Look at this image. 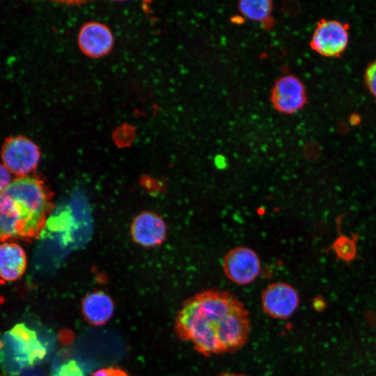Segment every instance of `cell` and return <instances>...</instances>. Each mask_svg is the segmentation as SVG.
Instances as JSON below:
<instances>
[{
	"instance_id": "obj_3",
	"label": "cell",
	"mask_w": 376,
	"mask_h": 376,
	"mask_svg": "<svg viewBox=\"0 0 376 376\" xmlns=\"http://www.w3.org/2000/svg\"><path fill=\"white\" fill-rule=\"evenodd\" d=\"M47 350L37 332L24 323L0 333V368L10 375L40 362Z\"/></svg>"
},
{
	"instance_id": "obj_10",
	"label": "cell",
	"mask_w": 376,
	"mask_h": 376,
	"mask_svg": "<svg viewBox=\"0 0 376 376\" xmlns=\"http://www.w3.org/2000/svg\"><path fill=\"white\" fill-rule=\"evenodd\" d=\"M78 43L86 56L98 58L111 49L113 37L106 25L97 22H88L79 31Z\"/></svg>"
},
{
	"instance_id": "obj_13",
	"label": "cell",
	"mask_w": 376,
	"mask_h": 376,
	"mask_svg": "<svg viewBox=\"0 0 376 376\" xmlns=\"http://www.w3.org/2000/svg\"><path fill=\"white\" fill-rule=\"evenodd\" d=\"M341 219L342 215L338 217L336 219L338 236L327 250L332 251L338 260H341L346 263H350L357 258V242L359 235L357 233H353L351 237H348L342 234L339 229Z\"/></svg>"
},
{
	"instance_id": "obj_12",
	"label": "cell",
	"mask_w": 376,
	"mask_h": 376,
	"mask_svg": "<svg viewBox=\"0 0 376 376\" xmlns=\"http://www.w3.org/2000/svg\"><path fill=\"white\" fill-rule=\"evenodd\" d=\"M114 311L113 299L105 292L96 290L82 299L81 311L86 320L95 326L106 324Z\"/></svg>"
},
{
	"instance_id": "obj_2",
	"label": "cell",
	"mask_w": 376,
	"mask_h": 376,
	"mask_svg": "<svg viewBox=\"0 0 376 376\" xmlns=\"http://www.w3.org/2000/svg\"><path fill=\"white\" fill-rule=\"evenodd\" d=\"M52 195L38 177L12 180L0 194V240H28L40 234L52 207Z\"/></svg>"
},
{
	"instance_id": "obj_4",
	"label": "cell",
	"mask_w": 376,
	"mask_h": 376,
	"mask_svg": "<svg viewBox=\"0 0 376 376\" xmlns=\"http://www.w3.org/2000/svg\"><path fill=\"white\" fill-rule=\"evenodd\" d=\"M2 164L17 177L29 175L40 159L38 146L26 136L19 134L6 137L1 146Z\"/></svg>"
},
{
	"instance_id": "obj_15",
	"label": "cell",
	"mask_w": 376,
	"mask_h": 376,
	"mask_svg": "<svg viewBox=\"0 0 376 376\" xmlns=\"http://www.w3.org/2000/svg\"><path fill=\"white\" fill-rule=\"evenodd\" d=\"M51 376H86L79 363L74 359L68 360L56 368Z\"/></svg>"
},
{
	"instance_id": "obj_8",
	"label": "cell",
	"mask_w": 376,
	"mask_h": 376,
	"mask_svg": "<svg viewBox=\"0 0 376 376\" xmlns=\"http://www.w3.org/2000/svg\"><path fill=\"white\" fill-rule=\"evenodd\" d=\"M274 109L285 114L300 110L306 103V95L301 81L292 75L279 77L274 83L270 95Z\"/></svg>"
},
{
	"instance_id": "obj_18",
	"label": "cell",
	"mask_w": 376,
	"mask_h": 376,
	"mask_svg": "<svg viewBox=\"0 0 376 376\" xmlns=\"http://www.w3.org/2000/svg\"><path fill=\"white\" fill-rule=\"evenodd\" d=\"M92 376H127L121 369L116 368H102L95 372Z\"/></svg>"
},
{
	"instance_id": "obj_17",
	"label": "cell",
	"mask_w": 376,
	"mask_h": 376,
	"mask_svg": "<svg viewBox=\"0 0 376 376\" xmlns=\"http://www.w3.org/2000/svg\"><path fill=\"white\" fill-rule=\"evenodd\" d=\"M11 182V173L2 163H0V194L6 189Z\"/></svg>"
},
{
	"instance_id": "obj_5",
	"label": "cell",
	"mask_w": 376,
	"mask_h": 376,
	"mask_svg": "<svg viewBox=\"0 0 376 376\" xmlns=\"http://www.w3.org/2000/svg\"><path fill=\"white\" fill-rule=\"evenodd\" d=\"M222 268L226 276L237 285H248L258 276L260 260L252 249L240 246L229 250L224 256Z\"/></svg>"
},
{
	"instance_id": "obj_19",
	"label": "cell",
	"mask_w": 376,
	"mask_h": 376,
	"mask_svg": "<svg viewBox=\"0 0 376 376\" xmlns=\"http://www.w3.org/2000/svg\"><path fill=\"white\" fill-rule=\"evenodd\" d=\"M217 376H247L242 373H221Z\"/></svg>"
},
{
	"instance_id": "obj_1",
	"label": "cell",
	"mask_w": 376,
	"mask_h": 376,
	"mask_svg": "<svg viewBox=\"0 0 376 376\" xmlns=\"http://www.w3.org/2000/svg\"><path fill=\"white\" fill-rule=\"evenodd\" d=\"M174 330L201 355L231 354L247 342L251 320L244 304L230 292L207 289L185 301Z\"/></svg>"
},
{
	"instance_id": "obj_16",
	"label": "cell",
	"mask_w": 376,
	"mask_h": 376,
	"mask_svg": "<svg viewBox=\"0 0 376 376\" xmlns=\"http://www.w3.org/2000/svg\"><path fill=\"white\" fill-rule=\"evenodd\" d=\"M366 82L370 92L376 97V61L366 70Z\"/></svg>"
},
{
	"instance_id": "obj_14",
	"label": "cell",
	"mask_w": 376,
	"mask_h": 376,
	"mask_svg": "<svg viewBox=\"0 0 376 376\" xmlns=\"http://www.w3.org/2000/svg\"><path fill=\"white\" fill-rule=\"evenodd\" d=\"M241 15L254 22H265L271 17L273 4L269 0H243L237 4Z\"/></svg>"
},
{
	"instance_id": "obj_11",
	"label": "cell",
	"mask_w": 376,
	"mask_h": 376,
	"mask_svg": "<svg viewBox=\"0 0 376 376\" xmlns=\"http://www.w3.org/2000/svg\"><path fill=\"white\" fill-rule=\"evenodd\" d=\"M27 265L26 255L23 248L13 241L0 244V279L13 281L25 272Z\"/></svg>"
},
{
	"instance_id": "obj_7",
	"label": "cell",
	"mask_w": 376,
	"mask_h": 376,
	"mask_svg": "<svg viewBox=\"0 0 376 376\" xmlns=\"http://www.w3.org/2000/svg\"><path fill=\"white\" fill-rule=\"evenodd\" d=\"M348 37L346 25L336 20L322 19L314 30L310 44L320 55L337 56L346 48Z\"/></svg>"
},
{
	"instance_id": "obj_9",
	"label": "cell",
	"mask_w": 376,
	"mask_h": 376,
	"mask_svg": "<svg viewBox=\"0 0 376 376\" xmlns=\"http://www.w3.org/2000/svg\"><path fill=\"white\" fill-rule=\"evenodd\" d=\"M167 227L162 217L154 212H143L137 215L131 226L133 240L139 245L153 247L166 239Z\"/></svg>"
},
{
	"instance_id": "obj_6",
	"label": "cell",
	"mask_w": 376,
	"mask_h": 376,
	"mask_svg": "<svg viewBox=\"0 0 376 376\" xmlns=\"http://www.w3.org/2000/svg\"><path fill=\"white\" fill-rule=\"evenodd\" d=\"M264 312L275 319H287L299 305V296L295 288L285 282H275L265 288L261 294Z\"/></svg>"
}]
</instances>
